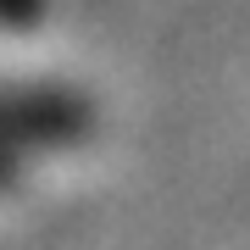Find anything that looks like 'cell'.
<instances>
[{
	"label": "cell",
	"mask_w": 250,
	"mask_h": 250,
	"mask_svg": "<svg viewBox=\"0 0 250 250\" xmlns=\"http://www.w3.org/2000/svg\"><path fill=\"white\" fill-rule=\"evenodd\" d=\"M89 128V106L62 89H0V150L56 145Z\"/></svg>",
	"instance_id": "1"
},
{
	"label": "cell",
	"mask_w": 250,
	"mask_h": 250,
	"mask_svg": "<svg viewBox=\"0 0 250 250\" xmlns=\"http://www.w3.org/2000/svg\"><path fill=\"white\" fill-rule=\"evenodd\" d=\"M0 22L6 28H34L39 22V0H0Z\"/></svg>",
	"instance_id": "2"
},
{
	"label": "cell",
	"mask_w": 250,
	"mask_h": 250,
	"mask_svg": "<svg viewBox=\"0 0 250 250\" xmlns=\"http://www.w3.org/2000/svg\"><path fill=\"white\" fill-rule=\"evenodd\" d=\"M11 172H17V161H11L6 150H0V184H11Z\"/></svg>",
	"instance_id": "3"
}]
</instances>
